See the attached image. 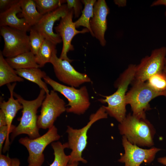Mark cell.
I'll use <instances>...</instances> for the list:
<instances>
[{
    "label": "cell",
    "mask_w": 166,
    "mask_h": 166,
    "mask_svg": "<svg viewBox=\"0 0 166 166\" xmlns=\"http://www.w3.org/2000/svg\"><path fill=\"white\" fill-rule=\"evenodd\" d=\"M84 4V8L82 11V14L77 20L74 22L76 28L80 26L87 28L91 35L94 37L90 25V21L93 16V6L96 0H82L81 1Z\"/></svg>",
    "instance_id": "22"
},
{
    "label": "cell",
    "mask_w": 166,
    "mask_h": 166,
    "mask_svg": "<svg viewBox=\"0 0 166 166\" xmlns=\"http://www.w3.org/2000/svg\"><path fill=\"white\" fill-rule=\"evenodd\" d=\"M6 60L15 70L40 68L36 62L35 55L30 51L13 57L6 58Z\"/></svg>",
    "instance_id": "19"
},
{
    "label": "cell",
    "mask_w": 166,
    "mask_h": 166,
    "mask_svg": "<svg viewBox=\"0 0 166 166\" xmlns=\"http://www.w3.org/2000/svg\"><path fill=\"white\" fill-rule=\"evenodd\" d=\"M60 138L57 128L53 125L44 134L36 138L31 139L27 136L20 138L19 142L28 152V166H42L45 160L43 153L45 149L49 144Z\"/></svg>",
    "instance_id": "7"
},
{
    "label": "cell",
    "mask_w": 166,
    "mask_h": 166,
    "mask_svg": "<svg viewBox=\"0 0 166 166\" xmlns=\"http://www.w3.org/2000/svg\"><path fill=\"white\" fill-rule=\"evenodd\" d=\"M122 142L124 153L118 161L124 163V166H140L143 162L150 163L160 150L155 147L149 149L140 148L129 142L124 136H123Z\"/></svg>",
    "instance_id": "13"
},
{
    "label": "cell",
    "mask_w": 166,
    "mask_h": 166,
    "mask_svg": "<svg viewBox=\"0 0 166 166\" xmlns=\"http://www.w3.org/2000/svg\"><path fill=\"white\" fill-rule=\"evenodd\" d=\"M115 3L119 6H123L126 4V0H114Z\"/></svg>",
    "instance_id": "34"
},
{
    "label": "cell",
    "mask_w": 166,
    "mask_h": 166,
    "mask_svg": "<svg viewBox=\"0 0 166 166\" xmlns=\"http://www.w3.org/2000/svg\"><path fill=\"white\" fill-rule=\"evenodd\" d=\"M78 162H75L71 164H68L67 166H78Z\"/></svg>",
    "instance_id": "37"
},
{
    "label": "cell",
    "mask_w": 166,
    "mask_h": 166,
    "mask_svg": "<svg viewBox=\"0 0 166 166\" xmlns=\"http://www.w3.org/2000/svg\"><path fill=\"white\" fill-rule=\"evenodd\" d=\"M54 151V158L49 166H67L70 160V156L66 155L64 149L69 148L67 142L62 144L61 142H53L51 144Z\"/></svg>",
    "instance_id": "24"
},
{
    "label": "cell",
    "mask_w": 166,
    "mask_h": 166,
    "mask_svg": "<svg viewBox=\"0 0 166 166\" xmlns=\"http://www.w3.org/2000/svg\"><path fill=\"white\" fill-rule=\"evenodd\" d=\"M159 5L164 6L166 8V0H157L154 1L151 4V6H154ZM164 15L166 17V10Z\"/></svg>",
    "instance_id": "33"
},
{
    "label": "cell",
    "mask_w": 166,
    "mask_h": 166,
    "mask_svg": "<svg viewBox=\"0 0 166 166\" xmlns=\"http://www.w3.org/2000/svg\"><path fill=\"white\" fill-rule=\"evenodd\" d=\"M23 78L19 76L4 58L2 51H0V86L11 83L22 82Z\"/></svg>",
    "instance_id": "21"
},
{
    "label": "cell",
    "mask_w": 166,
    "mask_h": 166,
    "mask_svg": "<svg viewBox=\"0 0 166 166\" xmlns=\"http://www.w3.org/2000/svg\"><path fill=\"white\" fill-rule=\"evenodd\" d=\"M29 36L30 51L35 55L41 47L44 37L33 27L30 30Z\"/></svg>",
    "instance_id": "27"
},
{
    "label": "cell",
    "mask_w": 166,
    "mask_h": 166,
    "mask_svg": "<svg viewBox=\"0 0 166 166\" xmlns=\"http://www.w3.org/2000/svg\"><path fill=\"white\" fill-rule=\"evenodd\" d=\"M37 8L42 15L55 10L65 2V0H34Z\"/></svg>",
    "instance_id": "26"
},
{
    "label": "cell",
    "mask_w": 166,
    "mask_h": 166,
    "mask_svg": "<svg viewBox=\"0 0 166 166\" xmlns=\"http://www.w3.org/2000/svg\"><path fill=\"white\" fill-rule=\"evenodd\" d=\"M109 9L105 0L97 1L93 6V16L90 21L91 30L101 45L104 46L106 44L105 37L107 28V17Z\"/></svg>",
    "instance_id": "15"
},
{
    "label": "cell",
    "mask_w": 166,
    "mask_h": 166,
    "mask_svg": "<svg viewBox=\"0 0 166 166\" xmlns=\"http://www.w3.org/2000/svg\"><path fill=\"white\" fill-rule=\"evenodd\" d=\"M46 95L45 91L41 89L39 93L35 99L28 101L24 99L20 95L14 92V96L23 106L22 115L18 125L15 127L10 136L11 141L18 135L25 134L29 138L35 139L40 136L37 125V115L38 109L41 105Z\"/></svg>",
    "instance_id": "2"
},
{
    "label": "cell",
    "mask_w": 166,
    "mask_h": 166,
    "mask_svg": "<svg viewBox=\"0 0 166 166\" xmlns=\"http://www.w3.org/2000/svg\"><path fill=\"white\" fill-rule=\"evenodd\" d=\"M7 125V121L5 115L1 110H0V127Z\"/></svg>",
    "instance_id": "32"
},
{
    "label": "cell",
    "mask_w": 166,
    "mask_h": 166,
    "mask_svg": "<svg viewBox=\"0 0 166 166\" xmlns=\"http://www.w3.org/2000/svg\"><path fill=\"white\" fill-rule=\"evenodd\" d=\"M20 0H0V13L4 12L17 3Z\"/></svg>",
    "instance_id": "30"
},
{
    "label": "cell",
    "mask_w": 166,
    "mask_h": 166,
    "mask_svg": "<svg viewBox=\"0 0 166 166\" xmlns=\"http://www.w3.org/2000/svg\"><path fill=\"white\" fill-rule=\"evenodd\" d=\"M26 32L8 26L0 27V34L4 43L2 51L4 57H12L30 51L29 36Z\"/></svg>",
    "instance_id": "8"
},
{
    "label": "cell",
    "mask_w": 166,
    "mask_h": 166,
    "mask_svg": "<svg viewBox=\"0 0 166 166\" xmlns=\"http://www.w3.org/2000/svg\"><path fill=\"white\" fill-rule=\"evenodd\" d=\"M12 166H20V161L17 158L12 159Z\"/></svg>",
    "instance_id": "35"
},
{
    "label": "cell",
    "mask_w": 166,
    "mask_h": 166,
    "mask_svg": "<svg viewBox=\"0 0 166 166\" xmlns=\"http://www.w3.org/2000/svg\"><path fill=\"white\" fill-rule=\"evenodd\" d=\"M118 127L120 134L133 144L148 147L154 144L155 130L146 118L129 113L120 123Z\"/></svg>",
    "instance_id": "3"
},
{
    "label": "cell",
    "mask_w": 166,
    "mask_h": 166,
    "mask_svg": "<svg viewBox=\"0 0 166 166\" xmlns=\"http://www.w3.org/2000/svg\"><path fill=\"white\" fill-rule=\"evenodd\" d=\"M57 51L56 45L49 41L45 39L37 53L35 60L40 68L47 63H50L54 53Z\"/></svg>",
    "instance_id": "23"
},
{
    "label": "cell",
    "mask_w": 166,
    "mask_h": 166,
    "mask_svg": "<svg viewBox=\"0 0 166 166\" xmlns=\"http://www.w3.org/2000/svg\"><path fill=\"white\" fill-rule=\"evenodd\" d=\"M108 114L104 106H102L94 113L90 116L89 121L87 124L80 129H75L67 126L66 132L68 134L69 148L72 150L69 164L81 161L86 163L87 161L82 157V153L87 144V132L92 125L97 121L106 118Z\"/></svg>",
    "instance_id": "4"
},
{
    "label": "cell",
    "mask_w": 166,
    "mask_h": 166,
    "mask_svg": "<svg viewBox=\"0 0 166 166\" xmlns=\"http://www.w3.org/2000/svg\"><path fill=\"white\" fill-rule=\"evenodd\" d=\"M16 85V82L11 85H7L10 93V97L7 101L0 100V108L4 113L6 117L8 134L12 133L15 126L12 124V121L18 112L22 109V105L17 99L14 97V90Z\"/></svg>",
    "instance_id": "17"
},
{
    "label": "cell",
    "mask_w": 166,
    "mask_h": 166,
    "mask_svg": "<svg viewBox=\"0 0 166 166\" xmlns=\"http://www.w3.org/2000/svg\"><path fill=\"white\" fill-rule=\"evenodd\" d=\"M6 140L3 151L5 152L9 149L10 142L7 125L0 127V154H2L3 143Z\"/></svg>",
    "instance_id": "28"
},
{
    "label": "cell",
    "mask_w": 166,
    "mask_h": 166,
    "mask_svg": "<svg viewBox=\"0 0 166 166\" xmlns=\"http://www.w3.org/2000/svg\"><path fill=\"white\" fill-rule=\"evenodd\" d=\"M17 74L21 77L37 84L41 89H44L46 94L49 93L47 84L42 79L47 75L46 73L39 68L15 70Z\"/></svg>",
    "instance_id": "20"
},
{
    "label": "cell",
    "mask_w": 166,
    "mask_h": 166,
    "mask_svg": "<svg viewBox=\"0 0 166 166\" xmlns=\"http://www.w3.org/2000/svg\"><path fill=\"white\" fill-rule=\"evenodd\" d=\"M55 91L51 90L45 97L38 116L37 125L40 128H49L53 126L57 118L66 111L65 103Z\"/></svg>",
    "instance_id": "9"
},
{
    "label": "cell",
    "mask_w": 166,
    "mask_h": 166,
    "mask_svg": "<svg viewBox=\"0 0 166 166\" xmlns=\"http://www.w3.org/2000/svg\"><path fill=\"white\" fill-rule=\"evenodd\" d=\"M0 166H12V159L8 156L0 154Z\"/></svg>",
    "instance_id": "31"
},
{
    "label": "cell",
    "mask_w": 166,
    "mask_h": 166,
    "mask_svg": "<svg viewBox=\"0 0 166 166\" xmlns=\"http://www.w3.org/2000/svg\"><path fill=\"white\" fill-rule=\"evenodd\" d=\"M132 83H133L132 86L126 94V103L130 105L133 115L145 118V112L149 109V102L162 96L153 90L146 82Z\"/></svg>",
    "instance_id": "6"
},
{
    "label": "cell",
    "mask_w": 166,
    "mask_h": 166,
    "mask_svg": "<svg viewBox=\"0 0 166 166\" xmlns=\"http://www.w3.org/2000/svg\"><path fill=\"white\" fill-rule=\"evenodd\" d=\"M136 68L135 65H129L115 83L116 91L112 95L104 96L105 99L98 100L102 103L107 104V106H104L106 113L120 123L126 116V92L129 85L134 80Z\"/></svg>",
    "instance_id": "1"
},
{
    "label": "cell",
    "mask_w": 166,
    "mask_h": 166,
    "mask_svg": "<svg viewBox=\"0 0 166 166\" xmlns=\"http://www.w3.org/2000/svg\"><path fill=\"white\" fill-rule=\"evenodd\" d=\"M146 82L155 91L166 97V75L163 72L152 76Z\"/></svg>",
    "instance_id": "25"
},
{
    "label": "cell",
    "mask_w": 166,
    "mask_h": 166,
    "mask_svg": "<svg viewBox=\"0 0 166 166\" xmlns=\"http://www.w3.org/2000/svg\"><path fill=\"white\" fill-rule=\"evenodd\" d=\"M163 72L166 75V56L165 57L164 65L163 70Z\"/></svg>",
    "instance_id": "38"
},
{
    "label": "cell",
    "mask_w": 166,
    "mask_h": 166,
    "mask_svg": "<svg viewBox=\"0 0 166 166\" xmlns=\"http://www.w3.org/2000/svg\"><path fill=\"white\" fill-rule=\"evenodd\" d=\"M44 81L49 85L55 91L63 95L67 99L68 104L66 105V111L77 115L84 114L89 109L90 102L87 89L84 86L79 89L59 83L46 76Z\"/></svg>",
    "instance_id": "5"
},
{
    "label": "cell",
    "mask_w": 166,
    "mask_h": 166,
    "mask_svg": "<svg viewBox=\"0 0 166 166\" xmlns=\"http://www.w3.org/2000/svg\"><path fill=\"white\" fill-rule=\"evenodd\" d=\"M22 12L20 0L5 11L0 13V27L8 26L18 30L27 32L31 27L25 19L18 17Z\"/></svg>",
    "instance_id": "16"
},
{
    "label": "cell",
    "mask_w": 166,
    "mask_h": 166,
    "mask_svg": "<svg viewBox=\"0 0 166 166\" xmlns=\"http://www.w3.org/2000/svg\"><path fill=\"white\" fill-rule=\"evenodd\" d=\"M74 14L73 10L69 9L67 14L61 19L59 24L54 27L56 33L59 35L63 42L62 49L59 58L70 63L73 60L68 57L67 54L69 51L74 49L71 44L72 39L77 34L89 32L86 28L80 31L76 29L74 23L73 21Z\"/></svg>",
    "instance_id": "12"
},
{
    "label": "cell",
    "mask_w": 166,
    "mask_h": 166,
    "mask_svg": "<svg viewBox=\"0 0 166 166\" xmlns=\"http://www.w3.org/2000/svg\"><path fill=\"white\" fill-rule=\"evenodd\" d=\"M166 56V47L152 50L150 56L142 58L140 63L136 65L132 82H145L152 76L163 72Z\"/></svg>",
    "instance_id": "10"
},
{
    "label": "cell",
    "mask_w": 166,
    "mask_h": 166,
    "mask_svg": "<svg viewBox=\"0 0 166 166\" xmlns=\"http://www.w3.org/2000/svg\"><path fill=\"white\" fill-rule=\"evenodd\" d=\"M57 53V51L54 53L50 63L52 65L55 76L59 81L75 88L91 81L87 74L77 71L70 62L58 57Z\"/></svg>",
    "instance_id": "11"
},
{
    "label": "cell",
    "mask_w": 166,
    "mask_h": 166,
    "mask_svg": "<svg viewBox=\"0 0 166 166\" xmlns=\"http://www.w3.org/2000/svg\"><path fill=\"white\" fill-rule=\"evenodd\" d=\"M158 161L161 164L166 166V156L158 158Z\"/></svg>",
    "instance_id": "36"
},
{
    "label": "cell",
    "mask_w": 166,
    "mask_h": 166,
    "mask_svg": "<svg viewBox=\"0 0 166 166\" xmlns=\"http://www.w3.org/2000/svg\"><path fill=\"white\" fill-rule=\"evenodd\" d=\"M20 3L22 12L19 16L24 18L31 27L34 26L43 15L38 11L34 0H20Z\"/></svg>",
    "instance_id": "18"
},
{
    "label": "cell",
    "mask_w": 166,
    "mask_h": 166,
    "mask_svg": "<svg viewBox=\"0 0 166 166\" xmlns=\"http://www.w3.org/2000/svg\"><path fill=\"white\" fill-rule=\"evenodd\" d=\"M69 10L66 4H63L54 11L43 15L38 23L32 27L45 39L56 45L61 43L62 40L58 34L53 32L54 25L56 21L65 16Z\"/></svg>",
    "instance_id": "14"
},
{
    "label": "cell",
    "mask_w": 166,
    "mask_h": 166,
    "mask_svg": "<svg viewBox=\"0 0 166 166\" xmlns=\"http://www.w3.org/2000/svg\"><path fill=\"white\" fill-rule=\"evenodd\" d=\"M66 2L68 8L73 10L74 18L79 17L82 11L81 1L79 0H66Z\"/></svg>",
    "instance_id": "29"
}]
</instances>
